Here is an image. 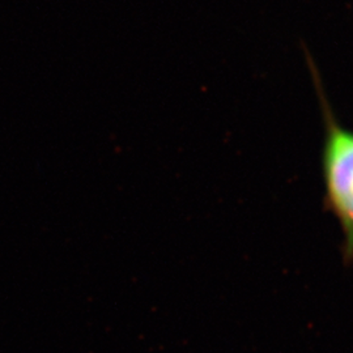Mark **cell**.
Wrapping results in <instances>:
<instances>
[{
    "label": "cell",
    "mask_w": 353,
    "mask_h": 353,
    "mask_svg": "<svg viewBox=\"0 0 353 353\" xmlns=\"http://www.w3.org/2000/svg\"><path fill=\"white\" fill-rule=\"evenodd\" d=\"M307 62L310 64L325 122L322 147L325 201L330 212L341 225L344 258L353 262V130L339 123L326 97L313 59L307 57Z\"/></svg>",
    "instance_id": "6da1fadb"
}]
</instances>
